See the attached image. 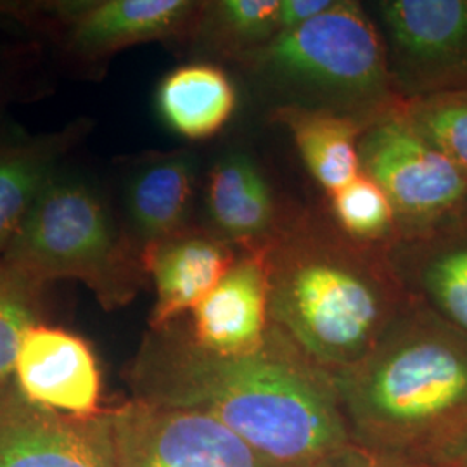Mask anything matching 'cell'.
Masks as SVG:
<instances>
[{"label": "cell", "instance_id": "cell-15", "mask_svg": "<svg viewBox=\"0 0 467 467\" xmlns=\"http://www.w3.org/2000/svg\"><path fill=\"white\" fill-rule=\"evenodd\" d=\"M206 212L210 231L239 251L265 250L293 213L281 206L256 160L241 150L222 156L210 170Z\"/></svg>", "mask_w": 467, "mask_h": 467}, {"label": "cell", "instance_id": "cell-26", "mask_svg": "<svg viewBox=\"0 0 467 467\" xmlns=\"http://www.w3.org/2000/svg\"><path fill=\"white\" fill-rule=\"evenodd\" d=\"M336 0H279V34L295 30L324 15Z\"/></svg>", "mask_w": 467, "mask_h": 467}, {"label": "cell", "instance_id": "cell-19", "mask_svg": "<svg viewBox=\"0 0 467 467\" xmlns=\"http://www.w3.org/2000/svg\"><path fill=\"white\" fill-rule=\"evenodd\" d=\"M279 35V0L201 2L191 42L201 52L244 67Z\"/></svg>", "mask_w": 467, "mask_h": 467}, {"label": "cell", "instance_id": "cell-1", "mask_svg": "<svg viewBox=\"0 0 467 467\" xmlns=\"http://www.w3.org/2000/svg\"><path fill=\"white\" fill-rule=\"evenodd\" d=\"M127 379L135 400L196 410L283 467H314L353 445L333 376L272 326L262 350H204L179 322L144 337Z\"/></svg>", "mask_w": 467, "mask_h": 467}, {"label": "cell", "instance_id": "cell-3", "mask_svg": "<svg viewBox=\"0 0 467 467\" xmlns=\"http://www.w3.org/2000/svg\"><path fill=\"white\" fill-rule=\"evenodd\" d=\"M333 381L355 445L416 459L467 422V333L409 295L376 348Z\"/></svg>", "mask_w": 467, "mask_h": 467}, {"label": "cell", "instance_id": "cell-12", "mask_svg": "<svg viewBox=\"0 0 467 467\" xmlns=\"http://www.w3.org/2000/svg\"><path fill=\"white\" fill-rule=\"evenodd\" d=\"M272 329L267 251H241L217 287L191 312L189 336L218 355L262 350Z\"/></svg>", "mask_w": 467, "mask_h": 467}, {"label": "cell", "instance_id": "cell-20", "mask_svg": "<svg viewBox=\"0 0 467 467\" xmlns=\"http://www.w3.org/2000/svg\"><path fill=\"white\" fill-rule=\"evenodd\" d=\"M71 132L25 142H0V256L30 215Z\"/></svg>", "mask_w": 467, "mask_h": 467}, {"label": "cell", "instance_id": "cell-2", "mask_svg": "<svg viewBox=\"0 0 467 467\" xmlns=\"http://www.w3.org/2000/svg\"><path fill=\"white\" fill-rule=\"evenodd\" d=\"M386 250L296 210L265 248L272 326L331 376L360 364L409 298Z\"/></svg>", "mask_w": 467, "mask_h": 467}, {"label": "cell", "instance_id": "cell-16", "mask_svg": "<svg viewBox=\"0 0 467 467\" xmlns=\"http://www.w3.org/2000/svg\"><path fill=\"white\" fill-rule=\"evenodd\" d=\"M196 170V158L187 150L152 156L135 170L127 187V217L140 256L152 244L189 229Z\"/></svg>", "mask_w": 467, "mask_h": 467}, {"label": "cell", "instance_id": "cell-22", "mask_svg": "<svg viewBox=\"0 0 467 467\" xmlns=\"http://www.w3.org/2000/svg\"><path fill=\"white\" fill-rule=\"evenodd\" d=\"M40 322L42 285L0 258V383L13 379L19 341Z\"/></svg>", "mask_w": 467, "mask_h": 467}, {"label": "cell", "instance_id": "cell-10", "mask_svg": "<svg viewBox=\"0 0 467 467\" xmlns=\"http://www.w3.org/2000/svg\"><path fill=\"white\" fill-rule=\"evenodd\" d=\"M201 2L194 0H98L54 4L67 52L100 59L148 42L189 40Z\"/></svg>", "mask_w": 467, "mask_h": 467}, {"label": "cell", "instance_id": "cell-5", "mask_svg": "<svg viewBox=\"0 0 467 467\" xmlns=\"http://www.w3.org/2000/svg\"><path fill=\"white\" fill-rule=\"evenodd\" d=\"M0 258L42 287L78 279L106 310L134 300L146 277L132 241L118 235L96 191L77 179L50 181Z\"/></svg>", "mask_w": 467, "mask_h": 467}, {"label": "cell", "instance_id": "cell-7", "mask_svg": "<svg viewBox=\"0 0 467 467\" xmlns=\"http://www.w3.org/2000/svg\"><path fill=\"white\" fill-rule=\"evenodd\" d=\"M372 11L401 100L467 94V0H378Z\"/></svg>", "mask_w": 467, "mask_h": 467}, {"label": "cell", "instance_id": "cell-13", "mask_svg": "<svg viewBox=\"0 0 467 467\" xmlns=\"http://www.w3.org/2000/svg\"><path fill=\"white\" fill-rule=\"evenodd\" d=\"M241 251L212 231L187 229L142 251V267L156 291L150 331L191 314L233 267Z\"/></svg>", "mask_w": 467, "mask_h": 467}, {"label": "cell", "instance_id": "cell-11", "mask_svg": "<svg viewBox=\"0 0 467 467\" xmlns=\"http://www.w3.org/2000/svg\"><path fill=\"white\" fill-rule=\"evenodd\" d=\"M13 379L28 400L52 412L88 419L104 410L98 357L67 329L40 322L23 334Z\"/></svg>", "mask_w": 467, "mask_h": 467}, {"label": "cell", "instance_id": "cell-24", "mask_svg": "<svg viewBox=\"0 0 467 467\" xmlns=\"http://www.w3.org/2000/svg\"><path fill=\"white\" fill-rule=\"evenodd\" d=\"M314 467H433L414 459L388 455L381 451H368L358 445H350Z\"/></svg>", "mask_w": 467, "mask_h": 467}, {"label": "cell", "instance_id": "cell-23", "mask_svg": "<svg viewBox=\"0 0 467 467\" xmlns=\"http://www.w3.org/2000/svg\"><path fill=\"white\" fill-rule=\"evenodd\" d=\"M403 113L467 177V94L403 100Z\"/></svg>", "mask_w": 467, "mask_h": 467}, {"label": "cell", "instance_id": "cell-4", "mask_svg": "<svg viewBox=\"0 0 467 467\" xmlns=\"http://www.w3.org/2000/svg\"><path fill=\"white\" fill-rule=\"evenodd\" d=\"M277 106H300L364 121L399 108L383 36L357 0H336L324 15L277 35L244 65Z\"/></svg>", "mask_w": 467, "mask_h": 467}, {"label": "cell", "instance_id": "cell-14", "mask_svg": "<svg viewBox=\"0 0 467 467\" xmlns=\"http://www.w3.org/2000/svg\"><path fill=\"white\" fill-rule=\"evenodd\" d=\"M386 251L405 291L467 333V200L433 229Z\"/></svg>", "mask_w": 467, "mask_h": 467}, {"label": "cell", "instance_id": "cell-21", "mask_svg": "<svg viewBox=\"0 0 467 467\" xmlns=\"http://www.w3.org/2000/svg\"><path fill=\"white\" fill-rule=\"evenodd\" d=\"M329 200V218L353 241L388 248L399 239L397 215L383 189L360 173Z\"/></svg>", "mask_w": 467, "mask_h": 467}, {"label": "cell", "instance_id": "cell-17", "mask_svg": "<svg viewBox=\"0 0 467 467\" xmlns=\"http://www.w3.org/2000/svg\"><path fill=\"white\" fill-rule=\"evenodd\" d=\"M268 118L291 135L303 165L326 196L362 173L358 144L368 121L300 106L272 108Z\"/></svg>", "mask_w": 467, "mask_h": 467}, {"label": "cell", "instance_id": "cell-6", "mask_svg": "<svg viewBox=\"0 0 467 467\" xmlns=\"http://www.w3.org/2000/svg\"><path fill=\"white\" fill-rule=\"evenodd\" d=\"M358 158L395 210L399 239L433 229L466 202V175L409 121L403 102L368 125Z\"/></svg>", "mask_w": 467, "mask_h": 467}, {"label": "cell", "instance_id": "cell-9", "mask_svg": "<svg viewBox=\"0 0 467 467\" xmlns=\"http://www.w3.org/2000/svg\"><path fill=\"white\" fill-rule=\"evenodd\" d=\"M0 467H118L109 409L69 418L0 383Z\"/></svg>", "mask_w": 467, "mask_h": 467}, {"label": "cell", "instance_id": "cell-8", "mask_svg": "<svg viewBox=\"0 0 467 467\" xmlns=\"http://www.w3.org/2000/svg\"><path fill=\"white\" fill-rule=\"evenodd\" d=\"M109 412L118 467H283L202 412L135 399Z\"/></svg>", "mask_w": 467, "mask_h": 467}, {"label": "cell", "instance_id": "cell-25", "mask_svg": "<svg viewBox=\"0 0 467 467\" xmlns=\"http://www.w3.org/2000/svg\"><path fill=\"white\" fill-rule=\"evenodd\" d=\"M414 461L433 467H467V422L438 440Z\"/></svg>", "mask_w": 467, "mask_h": 467}, {"label": "cell", "instance_id": "cell-18", "mask_svg": "<svg viewBox=\"0 0 467 467\" xmlns=\"http://www.w3.org/2000/svg\"><path fill=\"white\" fill-rule=\"evenodd\" d=\"M237 88L215 63L171 69L156 90V108L168 129L187 140L217 135L237 109Z\"/></svg>", "mask_w": 467, "mask_h": 467}]
</instances>
